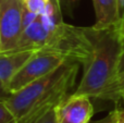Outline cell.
<instances>
[{
    "mask_svg": "<svg viewBox=\"0 0 124 123\" xmlns=\"http://www.w3.org/2000/svg\"><path fill=\"white\" fill-rule=\"evenodd\" d=\"M54 108H56V107H54ZM54 108L50 109L49 111H47L45 115H43L41 117H39L38 119H36L33 123H57Z\"/></svg>",
    "mask_w": 124,
    "mask_h": 123,
    "instance_id": "obj_16",
    "label": "cell"
},
{
    "mask_svg": "<svg viewBox=\"0 0 124 123\" xmlns=\"http://www.w3.org/2000/svg\"><path fill=\"white\" fill-rule=\"evenodd\" d=\"M68 59L63 56L47 50H38L26 61L15 73L9 84V92L14 94L34 81L47 75L58 69Z\"/></svg>",
    "mask_w": 124,
    "mask_h": 123,
    "instance_id": "obj_4",
    "label": "cell"
},
{
    "mask_svg": "<svg viewBox=\"0 0 124 123\" xmlns=\"http://www.w3.org/2000/svg\"><path fill=\"white\" fill-rule=\"evenodd\" d=\"M39 19L44 24L45 28L48 31V34L58 27L61 23H63L64 21L62 20V9L58 0H49L44 11L39 14Z\"/></svg>",
    "mask_w": 124,
    "mask_h": 123,
    "instance_id": "obj_10",
    "label": "cell"
},
{
    "mask_svg": "<svg viewBox=\"0 0 124 123\" xmlns=\"http://www.w3.org/2000/svg\"><path fill=\"white\" fill-rule=\"evenodd\" d=\"M114 123H124V109H114Z\"/></svg>",
    "mask_w": 124,
    "mask_h": 123,
    "instance_id": "obj_18",
    "label": "cell"
},
{
    "mask_svg": "<svg viewBox=\"0 0 124 123\" xmlns=\"http://www.w3.org/2000/svg\"><path fill=\"white\" fill-rule=\"evenodd\" d=\"M116 30L119 33L121 39L123 40L124 38V0H116Z\"/></svg>",
    "mask_w": 124,
    "mask_h": 123,
    "instance_id": "obj_12",
    "label": "cell"
},
{
    "mask_svg": "<svg viewBox=\"0 0 124 123\" xmlns=\"http://www.w3.org/2000/svg\"><path fill=\"white\" fill-rule=\"evenodd\" d=\"M58 1H59V4H60L62 11L72 15L73 10L76 7V4L79 2V0H58Z\"/></svg>",
    "mask_w": 124,
    "mask_h": 123,
    "instance_id": "obj_17",
    "label": "cell"
},
{
    "mask_svg": "<svg viewBox=\"0 0 124 123\" xmlns=\"http://www.w3.org/2000/svg\"><path fill=\"white\" fill-rule=\"evenodd\" d=\"M37 17H38V14L31 12V11L25 7V4H24L23 15H22V28L24 30L26 26H28L31 23H33V22H34ZM23 30H22V31H23Z\"/></svg>",
    "mask_w": 124,
    "mask_h": 123,
    "instance_id": "obj_15",
    "label": "cell"
},
{
    "mask_svg": "<svg viewBox=\"0 0 124 123\" xmlns=\"http://www.w3.org/2000/svg\"><path fill=\"white\" fill-rule=\"evenodd\" d=\"M96 14V22L93 27L106 30L116 25V0H93Z\"/></svg>",
    "mask_w": 124,
    "mask_h": 123,
    "instance_id": "obj_9",
    "label": "cell"
},
{
    "mask_svg": "<svg viewBox=\"0 0 124 123\" xmlns=\"http://www.w3.org/2000/svg\"><path fill=\"white\" fill-rule=\"evenodd\" d=\"M34 50H21V51L11 50V51L0 52V83L8 92L9 84L12 77L34 54Z\"/></svg>",
    "mask_w": 124,
    "mask_h": 123,
    "instance_id": "obj_7",
    "label": "cell"
},
{
    "mask_svg": "<svg viewBox=\"0 0 124 123\" xmlns=\"http://www.w3.org/2000/svg\"><path fill=\"white\" fill-rule=\"evenodd\" d=\"M124 88V38L122 40V50H121L120 59H119L118 70H116V78H114L112 88L108 95L107 99H118V95L121 91Z\"/></svg>",
    "mask_w": 124,
    "mask_h": 123,
    "instance_id": "obj_11",
    "label": "cell"
},
{
    "mask_svg": "<svg viewBox=\"0 0 124 123\" xmlns=\"http://www.w3.org/2000/svg\"><path fill=\"white\" fill-rule=\"evenodd\" d=\"M87 32L93 45L92 54L83 65V76L73 94L107 99L116 78L122 39L114 27L96 30L92 26L87 27Z\"/></svg>",
    "mask_w": 124,
    "mask_h": 123,
    "instance_id": "obj_2",
    "label": "cell"
},
{
    "mask_svg": "<svg viewBox=\"0 0 124 123\" xmlns=\"http://www.w3.org/2000/svg\"><path fill=\"white\" fill-rule=\"evenodd\" d=\"M78 70L79 63L68 60L54 72L4 99L17 123H33L65 99L75 86Z\"/></svg>",
    "mask_w": 124,
    "mask_h": 123,
    "instance_id": "obj_1",
    "label": "cell"
},
{
    "mask_svg": "<svg viewBox=\"0 0 124 123\" xmlns=\"http://www.w3.org/2000/svg\"><path fill=\"white\" fill-rule=\"evenodd\" d=\"M92 48L87 27H77L63 22L48 34L47 44L40 50L56 52L84 65L89 59Z\"/></svg>",
    "mask_w": 124,
    "mask_h": 123,
    "instance_id": "obj_3",
    "label": "cell"
},
{
    "mask_svg": "<svg viewBox=\"0 0 124 123\" xmlns=\"http://www.w3.org/2000/svg\"><path fill=\"white\" fill-rule=\"evenodd\" d=\"M48 40V31L45 28L44 24L41 23L39 15L33 23L26 26L22 31L19 37L16 46L13 50L21 51V50H38L43 49Z\"/></svg>",
    "mask_w": 124,
    "mask_h": 123,
    "instance_id": "obj_8",
    "label": "cell"
},
{
    "mask_svg": "<svg viewBox=\"0 0 124 123\" xmlns=\"http://www.w3.org/2000/svg\"><path fill=\"white\" fill-rule=\"evenodd\" d=\"M89 123H114V110L111 111L107 117H105L103 119L98 120V121H94V122H89Z\"/></svg>",
    "mask_w": 124,
    "mask_h": 123,
    "instance_id": "obj_19",
    "label": "cell"
},
{
    "mask_svg": "<svg viewBox=\"0 0 124 123\" xmlns=\"http://www.w3.org/2000/svg\"><path fill=\"white\" fill-rule=\"evenodd\" d=\"M120 98L123 100V102H124V88L120 92V93H119V95H118V99H120ZM123 109H124V108H123Z\"/></svg>",
    "mask_w": 124,
    "mask_h": 123,
    "instance_id": "obj_20",
    "label": "cell"
},
{
    "mask_svg": "<svg viewBox=\"0 0 124 123\" xmlns=\"http://www.w3.org/2000/svg\"><path fill=\"white\" fill-rule=\"evenodd\" d=\"M23 0H0V52L15 48L22 33Z\"/></svg>",
    "mask_w": 124,
    "mask_h": 123,
    "instance_id": "obj_5",
    "label": "cell"
},
{
    "mask_svg": "<svg viewBox=\"0 0 124 123\" xmlns=\"http://www.w3.org/2000/svg\"><path fill=\"white\" fill-rule=\"evenodd\" d=\"M0 123H17L15 115L6 105L4 100H0Z\"/></svg>",
    "mask_w": 124,
    "mask_h": 123,
    "instance_id": "obj_13",
    "label": "cell"
},
{
    "mask_svg": "<svg viewBox=\"0 0 124 123\" xmlns=\"http://www.w3.org/2000/svg\"><path fill=\"white\" fill-rule=\"evenodd\" d=\"M25 7L33 13L40 14L48 4L49 0H23Z\"/></svg>",
    "mask_w": 124,
    "mask_h": 123,
    "instance_id": "obj_14",
    "label": "cell"
},
{
    "mask_svg": "<svg viewBox=\"0 0 124 123\" xmlns=\"http://www.w3.org/2000/svg\"><path fill=\"white\" fill-rule=\"evenodd\" d=\"M57 123H89L94 106L85 95L70 94L54 108Z\"/></svg>",
    "mask_w": 124,
    "mask_h": 123,
    "instance_id": "obj_6",
    "label": "cell"
}]
</instances>
